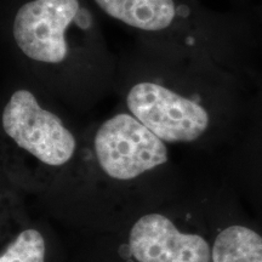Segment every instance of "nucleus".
<instances>
[{"label":"nucleus","mask_w":262,"mask_h":262,"mask_svg":"<svg viewBox=\"0 0 262 262\" xmlns=\"http://www.w3.org/2000/svg\"><path fill=\"white\" fill-rule=\"evenodd\" d=\"M126 102L131 114L165 142L195 141L210 123L201 104L150 81L134 85Z\"/></svg>","instance_id":"3"},{"label":"nucleus","mask_w":262,"mask_h":262,"mask_svg":"<svg viewBox=\"0 0 262 262\" xmlns=\"http://www.w3.org/2000/svg\"><path fill=\"white\" fill-rule=\"evenodd\" d=\"M108 16L141 31L168 28L175 19L173 0H95Z\"/></svg>","instance_id":"6"},{"label":"nucleus","mask_w":262,"mask_h":262,"mask_svg":"<svg viewBox=\"0 0 262 262\" xmlns=\"http://www.w3.org/2000/svg\"><path fill=\"white\" fill-rule=\"evenodd\" d=\"M3 129L16 145L47 165L60 166L75 152V139L56 114L44 110L31 91L19 89L3 111Z\"/></svg>","instance_id":"2"},{"label":"nucleus","mask_w":262,"mask_h":262,"mask_svg":"<svg viewBox=\"0 0 262 262\" xmlns=\"http://www.w3.org/2000/svg\"><path fill=\"white\" fill-rule=\"evenodd\" d=\"M98 164L110 178L127 181L168 162V148L137 118L118 114L95 135Z\"/></svg>","instance_id":"1"},{"label":"nucleus","mask_w":262,"mask_h":262,"mask_svg":"<svg viewBox=\"0 0 262 262\" xmlns=\"http://www.w3.org/2000/svg\"><path fill=\"white\" fill-rule=\"evenodd\" d=\"M45 242L37 229L21 232L2 254L0 262H44Z\"/></svg>","instance_id":"8"},{"label":"nucleus","mask_w":262,"mask_h":262,"mask_svg":"<svg viewBox=\"0 0 262 262\" xmlns=\"http://www.w3.org/2000/svg\"><path fill=\"white\" fill-rule=\"evenodd\" d=\"M212 262H262V237L245 226H228L215 239Z\"/></svg>","instance_id":"7"},{"label":"nucleus","mask_w":262,"mask_h":262,"mask_svg":"<svg viewBox=\"0 0 262 262\" xmlns=\"http://www.w3.org/2000/svg\"><path fill=\"white\" fill-rule=\"evenodd\" d=\"M78 11V0L26 3L18 9L12 25V34L19 50L41 63H61L68 52L66 31Z\"/></svg>","instance_id":"4"},{"label":"nucleus","mask_w":262,"mask_h":262,"mask_svg":"<svg viewBox=\"0 0 262 262\" xmlns=\"http://www.w3.org/2000/svg\"><path fill=\"white\" fill-rule=\"evenodd\" d=\"M129 248L137 262H212V250L198 234L180 232L166 216L148 214L133 226Z\"/></svg>","instance_id":"5"}]
</instances>
